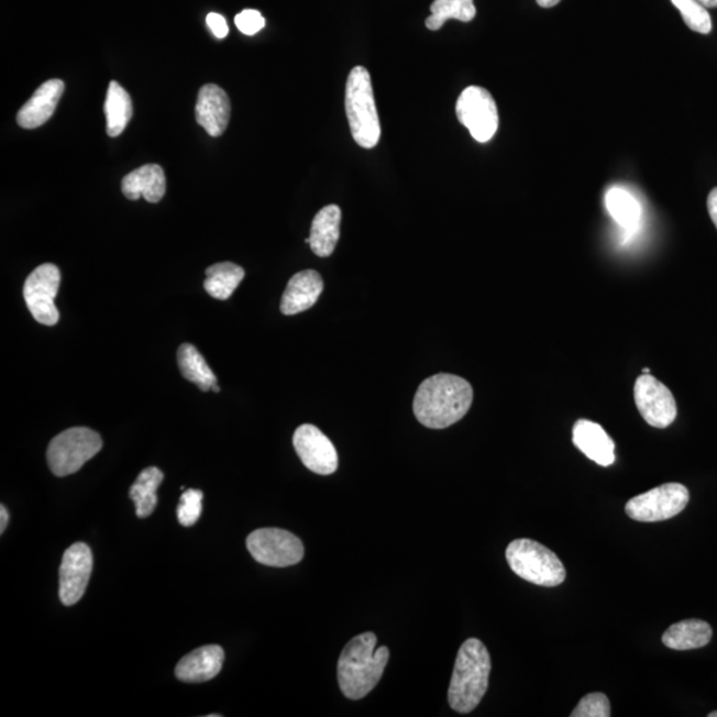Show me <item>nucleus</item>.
<instances>
[{
    "instance_id": "f257e3e1",
    "label": "nucleus",
    "mask_w": 717,
    "mask_h": 717,
    "mask_svg": "<svg viewBox=\"0 0 717 717\" xmlns=\"http://www.w3.org/2000/svg\"><path fill=\"white\" fill-rule=\"evenodd\" d=\"M473 388L463 377L438 374L420 384L415 395L413 412L421 426L444 429L468 413Z\"/></svg>"
},
{
    "instance_id": "f03ea898",
    "label": "nucleus",
    "mask_w": 717,
    "mask_h": 717,
    "mask_svg": "<svg viewBox=\"0 0 717 717\" xmlns=\"http://www.w3.org/2000/svg\"><path fill=\"white\" fill-rule=\"evenodd\" d=\"M374 632L352 638L338 662V682L342 693L351 701L366 697L379 683L389 661L386 646L376 649Z\"/></svg>"
},
{
    "instance_id": "7ed1b4c3",
    "label": "nucleus",
    "mask_w": 717,
    "mask_h": 717,
    "mask_svg": "<svg viewBox=\"0 0 717 717\" xmlns=\"http://www.w3.org/2000/svg\"><path fill=\"white\" fill-rule=\"evenodd\" d=\"M492 662L482 640H465L454 663L448 702L459 714H470L488 691Z\"/></svg>"
},
{
    "instance_id": "20e7f679",
    "label": "nucleus",
    "mask_w": 717,
    "mask_h": 717,
    "mask_svg": "<svg viewBox=\"0 0 717 717\" xmlns=\"http://www.w3.org/2000/svg\"><path fill=\"white\" fill-rule=\"evenodd\" d=\"M345 114L352 139L364 150H373L382 136L373 80L368 69L357 66L351 69L345 85Z\"/></svg>"
},
{
    "instance_id": "39448f33",
    "label": "nucleus",
    "mask_w": 717,
    "mask_h": 717,
    "mask_svg": "<svg viewBox=\"0 0 717 717\" xmlns=\"http://www.w3.org/2000/svg\"><path fill=\"white\" fill-rule=\"evenodd\" d=\"M507 561L518 577L543 587H555L566 580V569L552 550L540 542L521 538L509 543Z\"/></svg>"
},
{
    "instance_id": "423d86ee",
    "label": "nucleus",
    "mask_w": 717,
    "mask_h": 717,
    "mask_svg": "<svg viewBox=\"0 0 717 717\" xmlns=\"http://www.w3.org/2000/svg\"><path fill=\"white\" fill-rule=\"evenodd\" d=\"M102 440L98 432L85 427L67 429L51 441L47 463L57 477L74 475L87 461L101 451Z\"/></svg>"
},
{
    "instance_id": "0eeeda50",
    "label": "nucleus",
    "mask_w": 717,
    "mask_h": 717,
    "mask_svg": "<svg viewBox=\"0 0 717 717\" xmlns=\"http://www.w3.org/2000/svg\"><path fill=\"white\" fill-rule=\"evenodd\" d=\"M690 501L686 486L670 483L630 499L626 514L638 522H659L681 515Z\"/></svg>"
},
{
    "instance_id": "6e6552de",
    "label": "nucleus",
    "mask_w": 717,
    "mask_h": 717,
    "mask_svg": "<svg viewBox=\"0 0 717 717\" xmlns=\"http://www.w3.org/2000/svg\"><path fill=\"white\" fill-rule=\"evenodd\" d=\"M246 545L253 559L265 566H293L305 556L302 541L290 531L278 528L254 530L247 537Z\"/></svg>"
},
{
    "instance_id": "1a4fd4ad",
    "label": "nucleus",
    "mask_w": 717,
    "mask_h": 717,
    "mask_svg": "<svg viewBox=\"0 0 717 717\" xmlns=\"http://www.w3.org/2000/svg\"><path fill=\"white\" fill-rule=\"evenodd\" d=\"M456 114L461 124L468 128L478 143H488L498 130V110L495 99L483 87L472 86L461 92L456 102Z\"/></svg>"
},
{
    "instance_id": "9d476101",
    "label": "nucleus",
    "mask_w": 717,
    "mask_h": 717,
    "mask_svg": "<svg viewBox=\"0 0 717 717\" xmlns=\"http://www.w3.org/2000/svg\"><path fill=\"white\" fill-rule=\"evenodd\" d=\"M59 267L44 264L36 267L25 279L23 297L32 317L44 326H55L60 313L55 305V298L60 287Z\"/></svg>"
},
{
    "instance_id": "9b49d317",
    "label": "nucleus",
    "mask_w": 717,
    "mask_h": 717,
    "mask_svg": "<svg viewBox=\"0 0 717 717\" xmlns=\"http://www.w3.org/2000/svg\"><path fill=\"white\" fill-rule=\"evenodd\" d=\"M633 399L649 426L664 429L675 421L677 407L674 395L661 380L650 374L639 376L633 386Z\"/></svg>"
},
{
    "instance_id": "f8f14e48",
    "label": "nucleus",
    "mask_w": 717,
    "mask_h": 717,
    "mask_svg": "<svg viewBox=\"0 0 717 717\" xmlns=\"http://www.w3.org/2000/svg\"><path fill=\"white\" fill-rule=\"evenodd\" d=\"M93 569L91 548L76 542L66 550L60 565L59 595L64 606H74L85 595Z\"/></svg>"
},
{
    "instance_id": "ddd939ff",
    "label": "nucleus",
    "mask_w": 717,
    "mask_h": 717,
    "mask_svg": "<svg viewBox=\"0 0 717 717\" xmlns=\"http://www.w3.org/2000/svg\"><path fill=\"white\" fill-rule=\"evenodd\" d=\"M293 444L307 470L322 476H329L337 472L335 446L316 426H300L294 433Z\"/></svg>"
},
{
    "instance_id": "4468645a",
    "label": "nucleus",
    "mask_w": 717,
    "mask_h": 717,
    "mask_svg": "<svg viewBox=\"0 0 717 717\" xmlns=\"http://www.w3.org/2000/svg\"><path fill=\"white\" fill-rule=\"evenodd\" d=\"M229 96L219 86L207 85L200 89L196 104V120L211 137H220L230 121Z\"/></svg>"
},
{
    "instance_id": "2eb2a0df",
    "label": "nucleus",
    "mask_w": 717,
    "mask_h": 717,
    "mask_svg": "<svg viewBox=\"0 0 717 717\" xmlns=\"http://www.w3.org/2000/svg\"><path fill=\"white\" fill-rule=\"evenodd\" d=\"M573 444L600 466L616 463V443L598 422L581 419L573 428Z\"/></svg>"
},
{
    "instance_id": "dca6fc26",
    "label": "nucleus",
    "mask_w": 717,
    "mask_h": 717,
    "mask_svg": "<svg viewBox=\"0 0 717 717\" xmlns=\"http://www.w3.org/2000/svg\"><path fill=\"white\" fill-rule=\"evenodd\" d=\"M64 92V82L48 80L36 89L34 96L19 111L16 121L24 130H35L53 118Z\"/></svg>"
},
{
    "instance_id": "f3484780",
    "label": "nucleus",
    "mask_w": 717,
    "mask_h": 717,
    "mask_svg": "<svg viewBox=\"0 0 717 717\" xmlns=\"http://www.w3.org/2000/svg\"><path fill=\"white\" fill-rule=\"evenodd\" d=\"M223 661H225V652L220 646H203L178 662L176 676L178 681L185 683L208 682L220 674Z\"/></svg>"
},
{
    "instance_id": "a211bd4d",
    "label": "nucleus",
    "mask_w": 717,
    "mask_h": 717,
    "mask_svg": "<svg viewBox=\"0 0 717 717\" xmlns=\"http://www.w3.org/2000/svg\"><path fill=\"white\" fill-rule=\"evenodd\" d=\"M323 279L313 271L299 272L287 284L280 300V311L285 316H296L311 309L323 291Z\"/></svg>"
},
{
    "instance_id": "6ab92c4d",
    "label": "nucleus",
    "mask_w": 717,
    "mask_h": 717,
    "mask_svg": "<svg viewBox=\"0 0 717 717\" xmlns=\"http://www.w3.org/2000/svg\"><path fill=\"white\" fill-rule=\"evenodd\" d=\"M128 200L136 201L144 197L151 203L163 200L166 191V178L162 166L148 164L126 175L121 184Z\"/></svg>"
},
{
    "instance_id": "aec40b11",
    "label": "nucleus",
    "mask_w": 717,
    "mask_h": 717,
    "mask_svg": "<svg viewBox=\"0 0 717 717\" xmlns=\"http://www.w3.org/2000/svg\"><path fill=\"white\" fill-rule=\"evenodd\" d=\"M342 210L337 205L324 207L313 217L310 232V247L318 257H330L341 236Z\"/></svg>"
},
{
    "instance_id": "412c9836",
    "label": "nucleus",
    "mask_w": 717,
    "mask_h": 717,
    "mask_svg": "<svg viewBox=\"0 0 717 717\" xmlns=\"http://www.w3.org/2000/svg\"><path fill=\"white\" fill-rule=\"evenodd\" d=\"M713 627L702 619H686L669 627L663 633L665 648L676 651L702 649L713 639Z\"/></svg>"
},
{
    "instance_id": "4be33fe9",
    "label": "nucleus",
    "mask_w": 717,
    "mask_h": 717,
    "mask_svg": "<svg viewBox=\"0 0 717 717\" xmlns=\"http://www.w3.org/2000/svg\"><path fill=\"white\" fill-rule=\"evenodd\" d=\"M104 112L108 136H120L133 117V106L130 93L118 81H111L108 87Z\"/></svg>"
},
{
    "instance_id": "5701e85b",
    "label": "nucleus",
    "mask_w": 717,
    "mask_h": 717,
    "mask_svg": "<svg viewBox=\"0 0 717 717\" xmlns=\"http://www.w3.org/2000/svg\"><path fill=\"white\" fill-rule=\"evenodd\" d=\"M177 362L185 379L196 384L202 393H208L210 388L216 386L217 376L194 344L185 343L179 345Z\"/></svg>"
},
{
    "instance_id": "b1692460",
    "label": "nucleus",
    "mask_w": 717,
    "mask_h": 717,
    "mask_svg": "<svg viewBox=\"0 0 717 717\" xmlns=\"http://www.w3.org/2000/svg\"><path fill=\"white\" fill-rule=\"evenodd\" d=\"M243 278H245V271L241 266L233 262H221L207 268L203 287L210 297L227 300L232 297Z\"/></svg>"
},
{
    "instance_id": "393cba45",
    "label": "nucleus",
    "mask_w": 717,
    "mask_h": 717,
    "mask_svg": "<svg viewBox=\"0 0 717 717\" xmlns=\"http://www.w3.org/2000/svg\"><path fill=\"white\" fill-rule=\"evenodd\" d=\"M164 473L150 466L140 473L136 482L131 486L130 496L136 505V515L140 518L150 517L157 507V489L162 485Z\"/></svg>"
},
{
    "instance_id": "a878e982",
    "label": "nucleus",
    "mask_w": 717,
    "mask_h": 717,
    "mask_svg": "<svg viewBox=\"0 0 717 717\" xmlns=\"http://www.w3.org/2000/svg\"><path fill=\"white\" fill-rule=\"evenodd\" d=\"M431 12L432 15L426 21L427 29L431 31H439L450 19L464 23L472 22L477 14L473 0H434Z\"/></svg>"
},
{
    "instance_id": "bb28decb",
    "label": "nucleus",
    "mask_w": 717,
    "mask_h": 717,
    "mask_svg": "<svg viewBox=\"0 0 717 717\" xmlns=\"http://www.w3.org/2000/svg\"><path fill=\"white\" fill-rule=\"evenodd\" d=\"M606 208L613 219L616 220L620 227L625 229H633L637 227L640 217L639 202L633 198L629 191L620 188H613L607 191Z\"/></svg>"
},
{
    "instance_id": "cd10ccee",
    "label": "nucleus",
    "mask_w": 717,
    "mask_h": 717,
    "mask_svg": "<svg viewBox=\"0 0 717 717\" xmlns=\"http://www.w3.org/2000/svg\"><path fill=\"white\" fill-rule=\"evenodd\" d=\"M671 2L681 11L683 21L690 30L703 35L713 31V19L697 0H671Z\"/></svg>"
},
{
    "instance_id": "c85d7f7f",
    "label": "nucleus",
    "mask_w": 717,
    "mask_h": 717,
    "mask_svg": "<svg viewBox=\"0 0 717 717\" xmlns=\"http://www.w3.org/2000/svg\"><path fill=\"white\" fill-rule=\"evenodd\" d=\"M203 493L198 489H188L179 498L177 508L178 522L183 527H194L202 514Z\"/></svg>"
},
{
    "instance_id": "c756f323",
    "label": "nucleus",
    "mask_w": 717,
    "mask_h": 717,
    "mask_svg": "<svg viewBox=\"0 0 717 717\" xmlns=\"http://www.w3.org/2000/svg\"><path fill=\"white\" fill-rule=\"evenodd\" d=\"M610 715V701L602 693H593L582 697L578 706L570 714L572 717H608Z\"/></svg>"
},
{
    "instance_id": "7c9ffc66",
    "label": "nucleus",
    "mask_w": 717,
    "mask_h": 717,
    "mask_svg": "<svg viewBox=\"0 0 717 717\" xmlns=\"http://www.w3.org/2000/svg\"><path fill=\"white\" fill-rule=\"evenodd\" d=\"M235 25L242 34L253 36L265 27V18L257 10H243L235 16Z\"/></svg>"
},
{
    "instance_id": "2f4dec72",
    "label": "nucleus",
    "mask_w": 717,
    "mask_h": 717,
    "mask_svg": "<svg viewBox=\"0 0 717 717\" xmlns=\"http://www.w3.org/2000/svg\"><path fill=\"white\" fill-rule=\"evenodd\" d=\"M207 24L210 31L213 32V35L219 37V40H223V37L228 36L229 25L227 19L222 15L216 14V12H210L207 16Z\"/></svg>"
},
{
    "instance_id": "473e14b6",
    "label": "nucleus",
    "mask_w": 717,
    "mask_h": 717,
    "mask_svg": "<svg viewBox=\"0 0 717 717\" xmlns=\"http://www.w3.org/2000/svg\"><path fill=\"white\" fill-rule=\"evenodd\" d=\"M707 207L710 220H713L717 229V188L710 191L707 200Z\"/></svg>"
},
{
    "instance_id": "72a5a7b5",
    "label": "nucleus",
    "mask_w": 717,
    "mask_h": 717,
    "mask_svg": "<svg viewBox=\"0 0 717 717\" xmlns=\"http://www.w3.org/2000/svg\"><path fill=\"white\" fill-rule=\"evenodd\" d=\"M9 520V510L4 508V505H2V507H0V534L4 533L5 528H8Z\"/></svg>"
},
{
    "instance_id": "f704fd0d",
    "label": "nucleus",
    "mask_w": 717,
    "mask_h": 717,
    "mask_svg": "<svg viewBox=\"0 0 717 717\" xmlns=\"http://www.w3.org/2000/svg\"><path fill=\"white\" fill-rule=\"evenodd\" d=\"M536 2L543 9H552L555 8V5L561 2V0H536Z\"/></svg>"
},
{
    "instance_id": "c9c22d12",
    "label": "nucleus",
    "mask_w": 717,
    "mask_h": 717,
    "mask_svg": "<svg viewBox=\"0 0 717 717\" xmlns=\"http://www.w3.org/2000/svg\"><path fill=\"white\" fill-rule=\"evenodd\" d=\"M704 9H716L717 0H697Z\"/></svg>"
},
{
    "instance_id": "e433bc0d",
    "label": "nucleus",
    "mask_w": 717,
    "mask_h": 717,
    "mask_svg": "<svg viewBox=\"0 0 717 717\" xmlns=\"http://www.w3.org/2000/svg\"><path fill=\"white\" fill-rule=\"evenodd\" d=\"M708 717H717V710H714V713H710Z\"/></svg>"
},
{
    "instance_id": "4c0bfd02",
    "label": "nucleus",
    "mask_w": 717,
    "mask_h": 717,
    "mask_svg": "<svg viewBox=\"0 0 717 717\" xmlns=\"http://www.w3.org/2000/svg\"><path fill=\"white\" fill-rule=\"evenodd\" d=\"M213 389H214V393H220V387L217 386V384H216V386L213 387Z\"/></svg>"
},
{
    "instance_id": "58836bf2",
    "label": "nucleus",
    "mask_w": 717,
    "mask_h": 717,
    "mask_svg": "<svg viewBox=\"0 0 717 717\" xmlns=\"http://www.w3.org/2000/svg\"><path fill=\"white\" fill-rule=\"evenodd\" d=\"M643 374H650V369H649V368H644V369H643Z\"/></svg>"
}]
</instances>
